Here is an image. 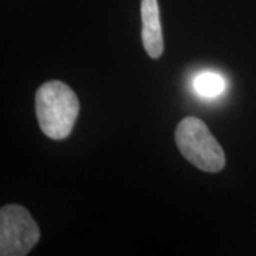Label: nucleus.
<instances>
[{
	"label": "nucleus",
	"mask_w": 256,
	"mask_h": 256,
	"mask_svg": "<svg viewBox=\"0 0 256 256\" xmlns=\"http://www.w3.org/2000/svg\"><path fill=\"white\" fill-rule=\"evenodd\" d=\"M80 111L76 92L62 82H44L36 92V116L38 126L52 140L70 136Z\"/></svg>",
	"instance_id": "nucleus-1"
},
{
	"label": "nucleus",
	"mask_w": 256,
	"mask_h": 256,
	"mask_svg": "<svg viewBox=\"0 0 256 256\" xmlns=\"http://www.w3.org/2000/svg\"><path fill=\"white\" fill-rule=\"evenodd\" d=\"M175 142L192 165L205 172H218L225 166V154L202 120L184 118L175 130Z\"/></svg>",
	"instance_id": "nucleus-2"
},
{
	"label": "nucleus",
	"mask_w": 256,
	"mask_h": 256,
	"mask_svg": "<svg viewBox=\"0 0 256 256\" xmlns=\"http://www.w3.org/2000/svg\"><path fill=\"white\" fill-rule=\"evenodd\" d=\"M40 228L26 208L10 204L0 210V255L24 256L36 246Z\"/></svg>",
	"instance_id": "nucleus-3"
},
{
	"label": "nucleus",
	"mask_w": 256,
	"mask_h": 256,
	"mask_svg": "<svg viewBox=\"0 0 256 256\" xmlns=\"http://www.w3.org/2000/svg\"><path fill=\"white\" fill-rule=\"evenodd\" d=\"M141 20L142 46L151 58H158L164 52V38L156 0H141Z\"/></svg>",
	"instance_id": "nucleus-4"
},
{
	"label": "nucleus",
	"mask_w": 256,
	"mask_h": 256,
	"mask_svg": "<svg viewBox=\"0 0 256 256\" xmlns=\"http://www.w3.org/2000/svg\"><path fill=\"white\" fill-rule=\"evenodd\" d=\"M194 86H195V90H196L198 94L210 98V97H216V96L224 92V90H225V80L218 73L204 72V73L196 76Z\"/></svg>",
	"instance_id": "nucleus-5"
}]
</instances>
